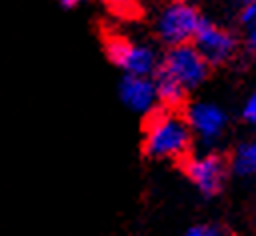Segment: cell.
I'll use <instances>...</instances> for the list:
<instances>
[{
    "label": "cell",
    "instance_id": "6da1fadb",
    "mask_svg": "<svg viewBox=\"0 0 256 236\" xmlns=\"http://www.w3.org/2000/svg\"><path fill=\"white\" fill-rule=\"evenodd\" d=\"M192 130L184 116L174 110H154L148 116L144 132V154L156 160L180 158L188 152Z\"/></svg>",
    "mask_w": 256,
    "mask_h": 236
},
{
    "label": "cell",
    "instance_id": "7a4b0ae2",
    "mask_svg": "<svg viewBox=\"0 0 256 236\" xmlns=\"http://www.w3.org/2000/svg\"><path fill=\"white\" fill-rule=\"evenodd\" d=\"M200 22H202V16L192 4L172 2L160 10L156 20V32L162 42L170 44V48L182 46L194 40Z\"/></svg>",
    "mask_w": 256,
    "mask_h": 236
},
{
    "label": "cell",
    "instance_id": "3957f363",
    "mask_svg": "<svg viewBox=\"0 0 256 236\" xmlns=\"http://www.w3.org/2000/svg\"><path fill=\"white\" fill-rule=\"evenodd\" d=\"M208 66L210 64L204 60V56L198 52L194 44H182V46H172L166 52L158 72L170 76L188 90L204 82V78L208 76Z\"/></svg>",
    "mask_w": 256,
    "mask_h": 236
},
{
    "label": "cell",
    "instance_id": "277c9868",
    "mask_svg": "<svg viewBox=\"0 0 256 236\" xmlns=\"http://www.w3.org/2000/svg\"><path fill=\"white\" fill-rule=\"evenodd\" d=\"M106 54L128 76H148L156 70L154 50L144 44H136L128 38H120V36L108 38Z\"/></svg>",
    "mask_w": 256,
    "mask_h": 236
},
{
    "label": "cell",
    "instance_id": "5b68a950",
    "mask_svg": "<svg viewBox=\"0 0 256 236\" xmlns=\"http://www.w3.org/2000/svg\"><path fill=\"white\" fill-rule=\"evenodd\" d=\"M192 42L208 64H222L228 58H232V54L236 52L234 34H230L228 30H224L204 18H202Z\"/></svg>",
    "mask_w": 256,
    "mask_h": 236
},
{
    "label": "cell",
    "instance_id": "8992f818",
    "mask_svg": "<svg viewBox=\"0 0 256 236\" xmlns=\"http://www.w3.org/2000/svg\"><path fill=\"white\" fill-rule=\"evenodd\" d=\"M184 170L188 178L198 186V190L206 196L218 194L226 178V162L218 154L194 156L186 160Z\"/></svg>",
    "mask_w": 256,
    "mask_h": 236
},
{
    "label": "cell",
    "instance_id": "52a82bcc",
    "mask_svg": "<svg viewBox=\"0 0 256 236\" xmlns=\"http://www.w3.org/2000/svg\"><path fill=\"white\" fill-rule=\"evenodd\" d=\"M186 122L204 144H214L226 128V114L214 102H196L188 108Z\"/></svg>",
    "mask_w": 256,
    "mask_h": 236
},
{
    "label": "cell",
    "instance_id": "ba28073f",
    "mask_svg": "<svg viewBox=\"0 0 256 236\" xmlns=\"http://www.w3.org/2000/svg\"><path fill=\"white\" fill-rule=\"evenodd\" d=\"M120 100L134 112H152L156 98V84L148 76L124 74L118 84Z\"/></svg>",
    "mask_w": 256,
    "mask_h": 236
},
{
    "label": "cell",
    "instance_id": "9c48e42d",
    "mask_svg": "<svg viewBox=\"0 0 256 236\" xmlns=\"http://www.w3.org/2000/svg\"><path fill=\"white\" fill-rule=\"evenodd\" d=\"M154 84H156V98H158V102H160L166 110H174V108H178V106L184 102V98H186V88L180 86V84H178L176 80H172L170 76L158 72Z\"/></svg>",
    "mask_w": 256,
    "mask_h": 236
},
{
    "label": "cell",
    "instance_id": "30bf717a",
    "mask_svg": "<svg viewBox=\"0 0 256 236\" xmlns=\"http://www.w3.org/2000/svg\"><path fill=\"white\" fill-rule=\"evenodd\" d=\"M232 164H234L236 174L256 178V140L242 144L236 150V156H234Z\"/></svg>",
    "mask_w": 256,
    "mask_h": 236
},
{
    "label": "cell",
    "instance_id": "8fae6325",
    "mask_svg": "<svg viewBox=\"0 0 256 236\" xmlns=\"http://www.w3.org/2000/svg\"><path fill=\"white\" fill-rule=\"evenodd\" d=\"M184 236H224V232L216 224H196L188 228Z\"/></svg>",
    "mask_w": 256,
    "mask_h": 236
},
{
    "label": "cell",
    "instance_id": "7c38bea8",
    "mask_svg": "<svg viewBox=\"0 0 256 236\" xmlns=\"http://www.w3.org/2000/svg\"><path fill=\"white\" fill-rule=\"evenodd\" d=\"M240 22H242L248 30L256 26V0L246 2V4L242 6V10H240Z\"/></svg>",
    "mask_w": 256,
    "mask_h": 236
},
{
    "label": "cell",
    "instance_id": "4fadbf2b",
    "mask_svg": "<svg viewBox=\"0 0 256 236\" xmlns=\"http://www.w3.org/2000/svg\"><path fill=\"white\" fill-rule=\"evenodd\" d=\"M242 118H244L248 124L256 126V90L246 98V102H244V106H242Z\"/></svg>",
    "mask_w": 256,
    "mask_h": 236
},
{
    "label": "cell",
    "instance_id": "5bb4252c",
    "mask_svg": "<svg viewBox=\"0 0 256 236\" xmlns=\"http://www.w3.org/2000/svg\"><path fill=\"white\" fill-rule=\"evenodd\" d=\"M248 46H250V50L256 54V26L248 30Z\"/></svg>",
    "mask_w": 256,
    "mask_h": 236
},
{
    "label": "cell",
    "instance_id": "9a60e30c",
    "mask_svg": "<svg viewBox=\"0 0 256 236\" xmlns=\"http://www.w3.org/2000/svg\"><path fill=\"white\" fill-rule=\"evenodd\" d=\"M62 6H64V8H74V6H76V2H74V0H64V2H62Z\"/></svg>",
    "mask_w": 256,
    "mask_h": 236
}]
</instances>
